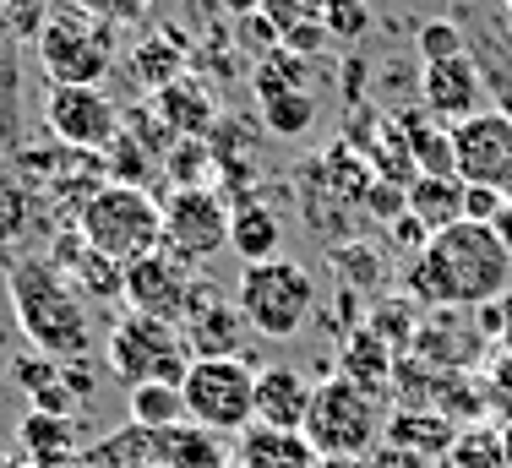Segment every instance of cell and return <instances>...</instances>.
<instances>
[{"label": "cell", "instance_id": "cell-8", "mask_svg": "<svg viewBox=\"0 0 512 468\" xmlns=\"http://www.w3.org/2000/svg\"><path fill=\"white\" fill-rule=\"evenodd\" d=\"M104 365L115 381L131 387H148V381H164V387H180L191 371V354L180 343V327H164V322H148V316H120L109 327V343H104Z\"/></svg>", "mask_w": 512, "mask_h": 468}, {"label": "cell", "instance_id": "cell-29", "mask_svg": "<svg viewBox=\"0 0 512 468\" xmlns=\"http://www.w3.org/2000/svg\"><path fill=\"white\" fill-rule=\"evenodd\" d=\"M316 120V104L306 93H273L262 98V126L273 131V137H306Z\"/></svg>", "mask_w": 512, "mask_h": 468}, {"label": "cell", "instance_id": "cell-2", "mask_svg": "<svg viewBox=\"0 0 512 468\" xmlns=\"http://www.w3.org/2000/svg\"><path fill=\"white\" fill-rule=\"evenodd\" d=\"M11 311H17L22 338L55 365H77L93 349V311L55 262H17L11 267Z\"/></svg>", "mask_w": 512, "mask_h": 468}, {"label": "cell", "instance_id": "cell-25", "mask_svg": "<svg viewBox=\"0 0 512 468\" xmlns=\"http://www.w3.org/2000/svg\"><path fill=\"white\" fill-rule=\"evenodd\" d=\"M131 71H137L142 88L164 93L169 82L186 77V39H180V33H153V39H142L131 49Z\"/></svg>", "mask_w": 512, "mask_h": 468}, {"label": "cell", "instance_id": "cell-33", "mask_svg": "<svg viewBox=\"0 0 512 468\" xmlns=\"http://www.w3.org/2000/svg\"><path fill=\"white\" fill-rule=\"evenodd\" d=\"M322 28H327V39H338V44H360L365 33H371V0H333V6L322 11Z\"/></svg>", "mask_w": 512, "mask_h": 468}, {"label": "cell", "instance_id": "cell-48", "mask_svg": "<svg viewBox=\"0 0 512 468\" xmlns=\"http://www.w3.org/2000/svg\"><path fill=\"white\" fill-rule=\"evenodd\" d=\"M496 6H502V11H512V0H496Z\"/></svg>", "mask_w": 512, "mask_h": 468}, {"label": "cell", "instance_id": "cell-38", "mask_svg": "<svg viewBox=\"0 0 512 468\" xmlns=\"http://www.w3.org/2000/svg\"><path fill=\"white\" fill-rule=\"evenodd\" d=\"M28 213H33L28 191H22L11 175H0V240H11V234L28 224Z\"/></svg>", "mask_w": 512, "mask_h": 468}, {"label": "cell", "instance_id": "cell-14", "mask_svg": "<svg viewBox=\"0 0 512 468\" xmlns=\"http://www.w3.org/2000/svg\"><path fill=\"white\" fill-rule=\"evenodd\" d=\"M480 98H485V77H480V66H474L469 55H458V60H442V66H425V77H420V104H425V115L436 120V126H463V120H474L480 115Z\"/></svg>", "mask_w": 512, "mask_h": 468}, {"label": "cell", "instance_id": "cell-17", "mask_svg": "<svg viewBox=\"0 0 512 468\" xmlns=\"http://www.w3.org/2000/svg\"><path fill=\"white\" fill-rule=\"evenodd\" d=\"M153 115L164 120V131H169L175 142H207V131L218 126L213 93H207L202 82H191V77L169 82V88L153 98Z\"/></svg>", "mask_w": 512, "mask_h": 468}, {"label": "cell", "instance_id": "cell-30", "mask_svg": "<svg viewBox=\"0 0 512 468\" xmlns=\"http://www.w3.org/2000/svg\"><path fill=\"white\" fill-rule=\"evenodd\" d=\"M273 93H306V60L289 55V49H273L256 66V98H273Z\"/></svg>", "mask_w": 512, "mask_h": 468}, {"label": "cell", "instance_id": "cell-39", "mask_svg": "<svg viewBox=\"0 0 512 468\" xmlns=\"http://www.w3.org/2000/svg\"><path fill=\"white\" fill-rule=\"evenodd\" d=\"M77 409H82V403L71 398L66 381H50L44 392H33V414H50V420H77Z\"/></svg>", "mask_w": 512, "mask_h": 468}, {"label": "cell", "instance_id": "cell-50", "mask_svg": "<svg viewBox=\"0 0 512 468\" xmlns=\"http://www.w3.org/2000/svg\"><path fill=\"white\" fill-rule=\"evenodd\" d=\"M142 468H158V463H142Z\"/></svg>", "mask_w": 512, "mask_h": 468}, {"label": "cell", "instance_id": "cell-49", "mask_svg": "<svg viewBox=\"0 0 512 468\" xmlns=\"http://www.w3.org/2000/svg\"><path fill=\"white\" fill-rule=\"evenodd\" d=\"M507 39H512V11H507Z\"/></svg>", "mask_w": 512, "mask_h": 468}, {"label": "cell", "instance_id": "cell-45", "mask_svg": "<svg viewBox=\"0 0 512 468\" xmlns=\"http://www.w3.org/2000/svg\"><path fill=\"white\" fill-rule=\"evenodd\" d=\"M496 191H502V202H507V213H512V164L502 169V180H496Z\"/></svg>", "mask_w": 512, "mask_h": 468}, {"label": "cell", "instance_id": "cell-19", "mask_svg": "<svg viewBox=\"0 0 512 468\" xmlns=\"http://www.w3.org/2000/svg\"><path fill=\"white\" fill-rule=\"evenodd\" d=\"M278 245H284V224H278V213L262 202V196H240L235 218H229V251H235L246 267H256V262H273Z\"/></svg>", "mask_w": 512, "mask_h": 468}, {"label": "cell", "instance_id": "cell-13", "mask_svg": "<svg viewBox=\"0 0 512 468\" xmlns=\"http://www.w3.org/2000/svg\"><path fill=\"white\" fill-rule=\"evenodd\" d=\"M512 164V115L507 109H480L474 120L453 126V175L463 186H496Z\"/></svg>", "mask_w": 512, "mask_h": 468}, {"label": "cell", "instance_id": "cell-37", "mask_svg": "<svg viewBox=\"0 0 512 468\" xmlns=\"http://www.w3.org/2000/svg\"><path fill=\"white\" fill-rule=\"evenodd\" d=\"M502 213H507V202H502V191H496V186H463V224L491 229Z\"/></svg>", "mask_w": 512, "mask_h": 468}, {"label": "cell", "instance_id": "cell-42", "mask_svg": "<svg viewBox=\"0 0 512 468\" xmlns=\"http://www.w3.org/2000/svg\"><path fill=\"white\" fill-rule=\"evenodd\" d=\"M349 256H355V283H376V278H382V256H376V251L355 245V251H338V262H349Z\"/></svg>", "mask_w": 512, "mask_h": 468}, {"label": "cell", "instance_id": "cell-47", "mask_svg": "<svg viewBox=\"0 0 512 468\" xmlns=\"http://www.w3.org/2000/svg\"><path fill=\"white\" fill-rule=\"evenodd\" d=\"M322 468H360V463H322Z\"/></svg>", "mask_w": 512, "mask_h": 468}, {"label": "cell", "instance_id": "cell-43", "mask_svg": "<svg viewBox=\"0 0 512 468\" xmlns=\"http://www.w3.org/2000/svg\"><path fill=\"white\" fill-rule=\"evenodd\" d=\"M60 381L71 387V398H93V371H88V360H77V365H60Z\"/></svg>", "mask_w": 512, "mask_h": 468}, {"label": "cell", "instance_id": "cell-22", "mask_svg": "<svg viewBox=\"0 0 512 468\" xmlns=\"http://www.w3.org/2000/svg\"><path fill=\"white\" fill-rule=\"evenodd\" d=\"M153 463L158 468H229V452L213 430L180 420L169 430H153Z\"/></svg>", "mask_w": 512, "mask_h": 468}, {"label": "cell", "instance_id": "cell-35", "mask_svg": "<svg viewBox=\"0 0 512 468\" xmlns=\"http://www.w3.org/2000/svg\"><path fill=\"white\" fill-rule=\"evenodd\" d=\"M458 55H463L458 22H425L420 28V60L425 66H442V60H458Z\"/></svg>", "mask_w": 512, "mask_h": 468}, {"label": "cell", "instance_id": "cell-1", "mask_svg": "<svg viewBox=\"0 0 512 468\" xmlns=\"http://www.w3.org/2000/svg\"><path fill=\"white\" fill-rule=\"evenodd\" d=\"M512 289V251L496 240V229L453 224L436 234L420 256L404 267V294L425 311H453V305H496Z\"/></svg>", "mask_w": 512, "mask_h": 468}, {"label": "cell", "instance_id": "cell-28", "mask_svg": "<svg viewBox=\"0 0 512 468\" xmlns=\"http://www.w3.org/2000/svg\"><path fill=\"white\" fill-rule=\"evenodd\" d=\"M442 468H507V441H502V430H491V425L458 430V441L447 447Z\"/></svg>", "mask_w": 512, "mask_h": 468}, {"label": "cell", "instance_id": "cell-9", "mask_svg": "<svg viewBox=\"0 0 512 468\" xmlns=\"http://www.w3.org/2000/svg\"><path fill=\"white\" fill-rule=\"evenodd\" d=\"M164 251L180 262H207V256L229 251V218L235 202L213 186H175L164 196Z\"/></svg>", "mask_w": 512, "mask_h": 468}, {"label": "cell", "instance_id": "cell-23", "mask_svg": "<svg viewBox=\"0 0 512 468\" xmlns=\"http://www.w3.org/2000/svg\"><path fill=\"white\" fill-rule=\"evenodd\" d=\"M235 468H322V458H316L311 441L295 436V430L251 425L235 447Z\"/></svg>", "mask_w": 512, "mask_h": 468}, {"label": "cell", "instance_id": "cell-16", "mask_svg": "<svg viewBox=\"0 0 512 468\" xmlns=\"http://www.w3.org/2000/svg\"><path fill=\"white\" fill-rule=\"evenodd\" d=\"M311 392H316V381H306V371H295V365H262L256 371V425L306 436Z\"/></svg>", "mask_w": 512, "mask_h": 468}, {"label": "cell", "instance_id": "cell-5", "mask_svg": "<svg viewBox=\"0 0 512 468\" xmlns=\"http://www.w3.org/2000/svg\"><path fill=\"white\" fill-rule=\"evenodd\" d=\"M77 234L99 256L131 267V262H142V256L164 251V207H158L142 186H115V180H109V186H99L82 202Z\"/></svg>", "mask_w": 512, "mask_h": 468}, {"label": "cell", "instance_id": "cell-11", "mask_svg": "<svg viewBox=\"0 0 512 468\" xmlns=\"http://www.w3.org/2000/svg\"><path fill=\"white\" fill-rule=\"evenodd\" d=\"M191 283H197L191 262H180V256H169V251H153V256H142V262L126 267L120 305H126L131 316H148V322L180 327L186 300H191Z\"/></svg>", "mask_w": 512, "mask_h": 468}, {"label": "cell", "instance_id": "cell-31", "mask_svg": "<svg viewBox=\"0 0 512 468\" xmlns=\"http://www.w3.org/2000/svg\"><path fill=\"white\" fill-rule=\"evenodd\" d=\"M365 327H371L376 338H382L387 349H393L398 360H404V354L414 349V327H420V316L409 311V300H393V305H382V311H376Z\"/></svg>", "mask_w": 512, "mask_h": 468}, {"label": "cell", "instance_id": "cell-18", "mask_svg": "<svg viewBox=\"0 0 512 468\" xmlns=\"http://www.w3.org/2000/svg\"><path fill=\"white\" fill-rule=\"evenodd\" d=\"M404 213L420 224L425 234H447L453 224H463V180L458 175H414L404 191Z\"/></svg>", "mask_w": 512, "mask_h": 468}, {"label": "cell", "instance_id": "cell-46", "mask_svg": "<svg viewBox=\"0 0 512 468\" xmlns=\"http://www.w3.org/2000/svg\"><path fill=\"white\" fill-rule=\"evenodd\" d=\"M295 6H300V11H306V17H322V11H327V6H333V0H295Z\"/></svg>", "mask_w": 512, "mask_h": 468}, {"label": "cell", "instance_id": "cell-3", "mask_svg": "<svg viewBox=\"0 0 512 468\" xmlns=\"http://www.w3.org/2000/svg\"><path fill=\"white\" fill-rule=\"evenodd\" d=\"M33 55L50 71V88H104L109 66H115V28L77 0H55L44 11Z\"/></svg>", "mask_w": 512, "mask_h": 468}, {"label": "cell", "instance_id": "cell-41", "mask_svg": "<svg viewBox=\"0 0 512 468\" xmlns=\"http://www.w3.org/2000/svg\"><path fill=\"white\" fill-rule=\"evenodd\" d=\"M360 468H431L425 458H414L409 447H393V441H382V447L371 452V458H365Z\"/></svg>", "mask_w": 512, "mask_h": 468}, {"label": "cell", "instance_id": "cell-32", "mask_svg": "<svg viewBox=\"0 0 512 468\" xmlns=\"http://www.w3.org/2000/svg\"><path fill=\"white\" fill-rule=\"evenodd\" d=\"M104 169H109L115 186H142V175L153 169V158H148V147L131 137V131H120V142L104 153Z\"/></svg>", "mask_w": 512, "mask_h": 468}, {"label": "cell", "instance_id": "cell-20", "mask_svg": "<svg viewBox=\"0 0 512 468\" xmlns=\"http://www.w3.org/2000/svg\"><path fill=\"white\" fill-rule=\"evenodd\" d=\"M393 371H398V354L360 322V327L344 338V354H338V376L355 381V387H365L371 398H382V392L393 387Z\"/></svg>", "mask_w": 512, "mask_h": 468}, {"label": "cell", "instance_id": "cell-26", "mask_svg": "<svg viewBox=\"0 0 512 468\" xmlns=\"http://www.w3.org/2000/svg\"><path fill=\"white\" fill-rule=\"evenodd\" d=\"M404 137H409V158H414V175H453V131L436 126L431 115H409L404 120Z\"/></svg>", "mask_w": 512, "mask_h": 468}, {"label": "cell", "instance_id": "cell-4", "mask_svg": "<svg viewBox=\"0 0 512 468\" xmlns=\"http://www.w3.org/2000/svg\"><path fill=\"white\" fill-rule=\"evenodd\" d=\"M387 436L382 420V398H371L365 387L344 376L316 381L311 392V414H306V441L322 463H365Z\"/></svg>", "mask_w": 512, "mask_h": 468}, {"label": "cell", "instance_id": "cell-21", "mask_svg": "<svg viewBox=\"0 0 512 468\" xmlns=\"http://www.w3.org/2000/svg\"><path fill=\"white\" fill-rule=\"evenodd\" d=\"M382 441L409 447L414 458H425V463H442L447 447L458 441V425L447 420V414H436V409H393L387 414V436Z\"/></svg>", "mask_w": 512, "mask_h": 468}, {"label": "cell", "instance_id": "cell-24", "mask_svg": "<svg viewBox=\"0 0 512 468\" xmlns=\"http://www.w3.org/2000/svg\"><path fill=\"white\" fill-rule=\"evenodd\" d=\"M17 441L39 468H60V463H82V430L77 420H50V414H22Z\"/></svg>", "mask_w": 512, "mask_h": 468}, {"label": "cell", "instance_id": "cell-34", "mask_svg": "<svg viewBox=\"0 0 512 468\" xmlns=\"http://www.w3.org/2000/svg\"><path fill=\"white\" fill-rule=\"evenodd\" d=\"M44 0H0V39H39L44 28Z\"/></svg>", "mask_w": 512, "mask_h": 468}, {"label": "cell", "instance_id": "cell-27", "mask_svg": "<svg viewBox=\"0 0 512 468\" xmlns=\"http://www.w3.org/2000/svg\"><path fill=\"white\" fill-rule=\"evenodd\" d=\"M126 409L131 425L142 430H169L186 420V403H180V387H164V381H148V387H131L126 392Z\"/></svg>", "mask_w": 512, "mask_h": 468}, {"label": "cell", "instance_id": "cell-6", "mask_svg": "<svg viewBox=\"0 0 512 468\" xmlns=\"http://www.w3.org/2000/svg\"><path fill=\"white\" fill-rule=\"evenodd\" d=\"M235 305L251 332H262V338H295L316 316V278L300 262H289V256H273V262H256L240 273Z\"/></svg>", "mask_w": 512, "mask_h": 468}, {"label": "cell", "instance_id": "cell-36", "mask_svg": "<svg viewBox=\"0 0 512 468\" xmlns=\"http://www.w3.org/2000/svg\"><path fill=\"white\" fill-rule=\"evenodd\" d=\"M11 381H17V387L33 398V392H44L50 381H60V365L50 360V354L28 349V354H17V360H11Z\"/></svg>", "mask_w": 512, "mask_h": 468}, {"label": "cell", "instance_id": "cell-40", "mask_svg": "<svg viewBox=\"0 0 512 468\" xmlns=\"http://www.w3.org/2000/svg\"><path fill=\"white\" fill-rule=\"evenodd\" d=\"M77 6H88L93 17H104L109 28H115V22H131V17H142V11H148V0H77Z\"/></svg>", "mask_w": 512, "mask_h": 468}, {"label": "cell", "instance_id": "cell-10", "mask_svg": "<svg viewBox=\"0 0 512 468\" xmlns=\"http://www.w3.org/2000/svg\"><path fill=\"white\" fill-rule=\"evenodd\" d=\"M44 126L60 147L77 153H109L120 142V109L104 88H50L44 93Z\"/></svg>", "mask_w": 512, "mask_h": 468}, {"label": "cell", "instance_id": "cell-7", "mask_svg": "<svg viewBox=\"0 0 512 468\" xmlns=\"http://www.w3.org/2000/svg\"><path fill=\"white\" fill-rule=\"evenodd\" d=\"M180 403L191 425L213 436H246L256 425V371L246 360H191Z\"/></svg>", "mask_w": 512, "mask_h": 468}, {"label": "cell", "instance_id": "cell-15", "mask_svg": "<svg viewBox=\"0 0 512 468\" xmlns=\"http://www.w3.org/2000/svg\"><path fill=\"white\" fill-rule=\"evenodd\" d=\"M50 262H55V273L66 278L71 289H77V294H88V300H99V305L120 300V289H126V267L93 251V245L77 234V224H66V229L55 234Z\"/></svg>", "mask_w": 512, "mask_h": 468}, {"label": "cell", "instance_id": "cell-12", "mask_svg": "<svg viewBox=\"0 0 512 468\" xmlns=\"http://www.w3.org/2000/svg\"><path fill=\"white\" fill-rule=\"evenodd\" d=\"M246 316L229 300L224 289H213L207 278L191 283L186 316H180V343H186L191 360H240V343H246Z\"/></svg>", "mask_w": 512, "mask_h": 468}, {"label": "cell", "instance_id": "cell-44", "mask_svg": "<svg viewBox=\"0 0 512 468\" xmlns=\"http://www.w3.org/2000/svg\"><path fill=\"white\" fill-rule=\"evenodd\" d=\"M218 6L229 11V17H240V22H251L256 11H262V0H218Z\"/></svg>", "mask_w": 512, "mask_h": 468}]
</instances>
